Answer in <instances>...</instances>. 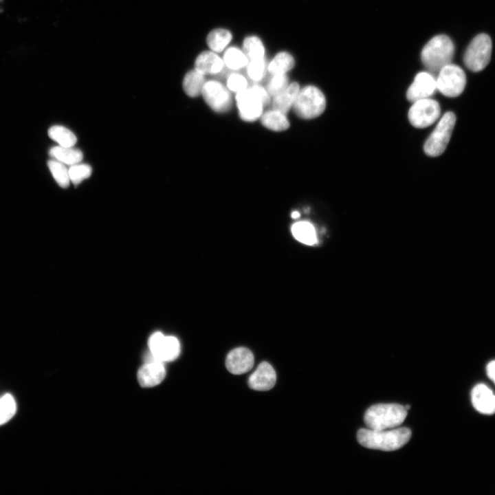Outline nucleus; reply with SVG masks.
<instances>
[{
	"label": "nucleus",
	"instance_id": "nucleus-1",
	"mask_svg": "<svg viewBox=\"0 0 495 495\" xmlns=\"http://www.w3.org/2000/svg\"><path fill=\"white\" fill-rule=\"evenodd\" d=\"M410 437V430L405 427L389 430L361 428L357 434L358 442L364 447L384 451L399 449L409 441Z\"/></svg>",
	"mask_w": 495,
	"mask_h": 495
},
{
	"label": "nucleus",
	"instance_id": "nucleus-2",
	"mask_svg": "<svg viewBox=\"0 0 495 495\" xmlns=\"http://www.w3.org/2000/svg\"><path fill=\"white\" fill-rule=\"evenodd\" d=\"M271 96L265 87L254 82L235 95V101L241 120L254 122L260 119L264 107L271 103Z\"/></svg>",
	"mask_w": 495,
	"mask_h": 495
},
{
	"label": "nucleus",
	"instance_id": "nucleus-3",
	"mask_svg": "<svg viewBox=\"0 0 495 495\" xmlns=\"http://www.w3.org/2000/svg\"><path fill=\"white\" fill-rule=\"evenodd\" d=\"M454 45L450 37L439 34L430 38L421 52V60L431 73H438L444 66L451 63Z\"/></svg>",
	"mask_w": 495,
	"mask_h": 495
},
{
	"label": "nucleus",
	"instance_id": "nucleus-4",
	"mask_svg": "<svg viewBox=\"0 0 495 495\" xmlns=\"http://www.w3.org/2000/svg\"><path fill=\"white\" fill-rule=\"evenodd\" d=\"M407 415L404 406L397 404H378L368 408L364 422L371 430H382L401 425Z\"/></svg>",
	"mask_w": 495,
	"mask_h": 495
},
{
	"label": "nucleus",
	"instance_id": "nucleus-5",
	"mask_svg": "<svg viewBox=\"0 0 495 495\" xmlns=\"http://www.w3.org/2000/svg\"><path fill=\"white\" fill-rule=\"evenodd\" d=\"M326 107V98L322 91L314 85L300 88L293 109L296 115L304 120L320 116Z\"/></svg>",
	"mask_w": 495,
	"mask_h": 495
},
{
	"label": "nucleus",
	"instance_id": "nucleus-6",
	"mask_svg": "<svg viewBox=\"0 0 495 495\" xmlns=\"http://www.w3.org/2000/svg\"><path fill=\"white\" fill-rule=\"evenodd\" d=\"M456 123V116L448 111L441 118L435 128L429 135L424 146L426 155L437 157L446 150L450 140Z\"/></svg>",
	"mask_w": 495,
	"mask_h": 495
},
{
	"label": "nucleus",
	"instance_id": "nucleus-7",
	"mask_svg": "<svg viewBox=\"0 0 495 495\" xmlns=\"http://www.w3.org/2000/svg\"><path fill=\"white\" fill-rule=\"evenodd\" d=\"M492 43L486 34L476 36L468 45L463 56L465 66L472 72L483 70L490 61Z\"/></svg>",
	"mask_w": 495,
	"mask_h": 495
},
{
	"label": "nucleus",
	"instance_id": "nucleus-8",
	"mask_svg": "<svg viewBox=\"0 0 495 495\" xmlns=\"http://www.w3.org/2000/svg\"><path fill=\"white\" fill-rule=\"evenodd\" d=\"M436 83L437 89L443 95L455 98L463 91L466 85V76L459 66L450 63L437 73Z\"/></svg>",
	"mask_w": 495,
	"mask_h": 495
},
{
	"label": "nucleus",
	"instance_id": "nucleus-9",
	"mask_svg": "<svg viewBox=\"0 0 495 495\" xmlns=\"http://www.w3.org/2000/svg\"><path fill=\"white\" fill-rule=\"evenodd\" d=\"M201 95L209 107L217 113H226L232 108L231 91L219 80L206 81Z\"/></svg>",
	"mask_w": 495,
	"mask_h": 495
},
{
	"label": "nucleus",
	"instance_id": "nucleus-10",
	"mask_svg": "<svg viewBox=\"0 0 495 495\" xmlns=\"http://www.w3.org/2000/svg\"><path fill=\"white\" fill-rule=\"evenodd\" d=\"M439 103L430 98L413 102L408 117L410 124L416 128H426L432 125L440 116Z\"/></svg>",
	"mask_w": 495,
	"mask_h": 495
},
{
	"label": "nucleus",
	"instance_id": "nucleus-11",
	"mask_svg": "<svg viewBox=\"0 0 495 495\" xmlns=\"http://www.w3.org/2000/svg\"><path fill=\"white\" fill-rule=\"evenodd\" d=\"M150 354L156 360L166 362L175 360L181 351L180 343L177 338L165 336L157 331L148 340Z\"/></svg>",
	"mask_w": 495,
	"mask_h": 495
},
{
	"label": "nucleus",
	"instance_id": "nucleus-12",
	"mask_svg": "<svg viewBox=\"0 0 495 495\" xmlns=\"http://www.w3.org/2000/svg\"><path fill=\"white\" fill-rule=\"evenodd\" d=\"M437 90L436 78L432 73L421 72L418 73L408 87L406 96L409 101L430 98Z\"/></svg>",
	"mask_w": 495,
	"mask_h": 495
},
{
	"label": "nucleus",
	"instance_id": "nucleus-13",
	"mask_svg": "<svg viewBox=\"0 0 495 495\" xmlns=\"http://www.w3.org/2000/svg\"><path fill=\"white\" fill-rule=\"evenodd\" d=\"M148 358L138 372V382L143 387H153L159 384L166 375L164 362L155 360L151 355Z\"/></svg>",
	"mask_w": 495,
	"mask_h": 495
},
{
	"label": "nucleus",
	"instance_id": "nucleus-14",
	"mask_svg": "<svg viewBox=\"0 0 495 495\" xmlns=\"http://www.w3.org/2000/svg\"><path fill=\"white\" fill-rule=\"evenodd\" d=\"M254 358L252 351L245 347L232 349L227 355L226 366L232 374L241 375L249 371L253 366Z\"/></svg>",
	"mask_w": 495,
	"mask_h": 495
},
{
	"label": "nucleus",
	"instance_id": "nucleus-15",
	"mask_svg": "<svg viewBox=\"0 0 495 495\" xmlns=\"http://www.w3.org/2000/svg\"><path fill=\"white\" fill-rule=\"evenodd\" d=\"M276 382V372L272 365L266 362H261L248 380V384L251 388L261 391L272 389Z\"/></svg>",
	"mask_w": 495,
	"mask_h": 495
},
{
	"label": "nucleus",
	"instance_id": "nucleus-16",
	"mask_svg": "<svg viewBox=\"0 0 495 495\" xmlns=\"http://www.w3.org/2000/svg\"><path fill=\"white\" fill-rule=\"evenodd\" d=\"M471 400L478 412L485 415L495 413V395L485 384H478L473 388Z\"/></svg>",
	"mask_w": 495,
	"mask_h": 495
},
{
	"label": "nucleus",
	"instance_id": "nucleus-17",
	"mask_svg": "<svg viewBox=\"0 0 495 495\" xmlns=\"http://www.w3.org/2000/svg\"><path fill=\"white\" fill-rule=\"evenodd\" d=\"M224 66L223 58L218 53L210 50L198 54L194 63V69L205 76L217 74L223 70Z\"/></svg>",
	"mask_w": 495,
	"mask_h": 495
},
{
	"label": "nucleus",
	"instance_id": "nucleus-18",
	"mask_svg": "<svg viewBox=\"0 0 495 495\" xmlns=\"http://www.w3.org/2000/svg\"><path fill=\"white\" fill-rule=\"evenodd\" d=\"M300 89L297 82H290L285 89L272 98V107L287 113L293 108Z\"/></svg>",
	"mask_w": 495,
	"mask_h": 495
},
{
	"label": "nucleus",
	"instance_id": "nucleus-19",
	"mask_svg": "<svg viewBox=\"0 0 495 495\" xmlns=\"http://www.w3.org/2000/svg\"><path fill=\"white\" fill-rule=\"evenodd\" d=\"M260 120L264 127L276 132L285 131L290 126L287 113L273 108L264 111Z\"/></svg>",
	"mask_w": 495,
	"mask_h": 495
},
{
	"label": "nucleus",
	"instance_id": "nucleus-20",
	"mask_svg": "<svg viewBox=\"0 0 495 495\" xmlns=\"http://www.w3.org/2000/svg\"><path fill=\"white\" fill-rule=\"evenodd\" d=\"M232 39V34L229 30L217 28L208 32L206 41L210 50L219 53L228 47Z\"/></svg>",
	"mask_w": 495,
	"mask_h": 495
},
{
	"label": "nucleus",
	"instance_id": "nucleus-21",
	"mask_svg": "<svg viewBox=\"0 0 495 495\" xmlns=\"http://www.w3.org/2000/svg\"><path fill=\"white\" fill-rule=\"evenodd\" d=\"M49 155L52 159L69 166L80 163L83 158L82 151L74 146L65 147L57 145L50 148Z\"/></svg>",
	"mask_w": 495,
	"mask_h": 495
},
{
	"label": "nucleus",
	"instance_id": "nucleus-22",
	"mask_svg": "<svg viewBox=\"0 0 495 495\" xmlns=\"http://www.w3.org/2000/svg\"><path fill=\"white\" fill-rule=\"evenodd\" d=\"M295 63V58L291 53L280 51L267 64V70L270 74H287L294 68Z\"/></svg>",
	"mask_w": 495,
	"mask_h": 495
},
{
	"label": "nucleus",
	"instance_id": "nucleus-23",
	"mask_svg": "<svg viewBox=\"0 0 495 495\" xmlns=\"http://www.w3.org/2000/svg\"><path fill=\"white\" fill-rule=\"evenodd\" d=\"M205 75L195 69L188 71L184 77L182 87L186 94L195 98L201 94L206 82Z\"/></svg>",
	"mask_w": 495,
	"mask_h": 495
},
{
	"label": "nucleus",
	"instance_id": "nucleus-24",
	"mask_svg": "<svg viewBox=\"0 0 495 495\" xmlns=\"http://www.w3.org/2000/svg\"><path fill=\"white\" fill-rule=\"evenodd\" d=\"M224 65L231 70L237 71L245 67L249 59L243 50L238 47H228L222 57Z\"/></svg>",
	"mask_w": 495,
	"mask_h": 495
},
{
	"label": "nucleus",
	"instance_id": "nucleus-25",
	"mask_svg": "<svg viewBox=\"0 0 495 495\" xmlns=\"http://www.w3.org/2000/svg\"><path fill=\"white\" fill-rule=\"evenodd\" d=\"M294 237L306 245H312L316 242V234L314 226L306 221L294 223L291 228Z\"/></svg>",
	"mask_w": 495,
	"mask_h": 495
},
{
	"label": "nucleus",
	"instance_id": "nucleus-26",
	"mask_svg": "<svg viewBox=\"0 0 495 495\" xmlns=\"http://www.w3.org/2000/svg\"><path fill=\"white\" fill-rule=\"evenodd\" d=\"M242 50L249 60L265 58V47L263 42L258 36H247L243 39Z\"/></svg>",
	"mask_w": 495,
	"mask_h": 495
},
{
	"label": "nucleus",
	"instance_id": "nucleus-27",
	"mask_svg": "<svg viewBox=\"0 0 495 495\" xmlns=\"http://www.w3.org/2000/svg\"><path fill=\"white\" fill-rule=\"evenodd\" d=\"M48 135L61 146H74L77 141L74 133L61 125H54L50 127L48 130Z\"/></svg>",
	"mask_w": 495,
	"mask_h": 495
},
{
	"label": "nucleus",
	"instance_id": "nucleus-28",
	"mask_svg": "<svg viewBox=\"0 0 495 495\" xmlns=\"http://www.w3.org/2000/svg\"><path fill=\"white\" fill-rule=\"evenodd\" d=\"M47 166L56 183L62 188L69 186L70 182L69 168L65 164L54 159L47 162Z\"/></svg>",
	"mask_w": 495,
	"mask_h": 495
},
{
	"label": "nucleus",
	"instance_id": "nucleus-29",
	"mask_svg": "<svg viewBox=\"0 0 495 495\" xmlns=\"http://www.w3.org/2000/svg\"><path fill=\"white\" fill-rule=\"evenodd\" d=\"M16 403L10 393L0 398V426L8 422L16 414Z\"/></svg>",
	"mask_w": 495,
	"mask_h": 495
},
{
	"label": "nucleus",
	"instance_id": "nucleus-30",
	"mask_svg": "<svg viewBox=\"0 0 495 495\" xmlns=\"http://www.w3.org/2000/svg\"><path fill=\"white\" fill-rule=\"evenodd\" d=\"M289 83L287 74H271L265 88L272 98L285 89Z\"/></svg>",
	"mask_w": 495,
	"mask_h": 495
},
{
	"label": "nucleus",
	"instance_id": "nucleus-31",
	"mask_svg": "<svg viewBox=\"0 0 495 495\" xmlns=\"http://www.w3.org/2000/svg\"><path fill=\"white\" fill-rule=\"evenodd\" d=\"M267 65L265 58L249 60L245 67L248 78L254 82H260L267 72Z\"/></svg>",
	"mask_w": 495,
	"mask_h": 495
},
{
	"label": "nucleus",
	"instance_id": "nucleus-32",
	"mask_svg": "<svg viewBox=\"0 0 495 495\" xmlns=\"http://www.w3.org/2000/svg\"><path fill=\"white\" fill-rule=\"evenodd\" d=\"M91 167L86 164L78 163L72 165L69 168L70 182L74 185H78L83 180L89 178L91 174Z\"/></svg>",
	"mask_w": 495,
	"mask_h": 495
},
{
	"label": "nucleus",
	"instance_id": "nucleus-33",
	"mask_svg": "<svg viewBox=\"0 0 495 495\" xmlns=\"http://www.w3.org/2000/svg\"><path fill=\"white\" fill-rule=\"evenodd\" d=\"M248 86V79L240 73L232 72L227 78L226 87L235 94L244 90Z\"/></svg>",
	"mask_w": 495,
	"mask_h": 495
},
{
	"label": "nucleus",
	"instance_id": "nucleus-34",
	"mask_svg": "<svg viewBox=\"0 0 495 495\" xmlns=\"http://www.w3.org/2000/svg\"><path fill=\"white\" fill-rule=\"evenodd\" d=\"M486 372L489 378L495 384V360H492L487 364Z\"/></svg>",
	"mask_w": 495,
	"mask_h": 495
},
{
	"label": "nucleus",
	"instance_id": "nucleus-35",
	"mask_svg": "<svg viewBox=\"0 0 495 495\" xmlns=\"http://www.w3.org/2000/svg\"><path fill=\"white\" fill-rule=\"evenodd\" d=\"M300 212H299L298 211H297V210L293 211V212H292V214H291V217H292L293 219H296L299 218V217H300Z\"/></svg>",
	"mask_w": 495,
	"mask_h": 495
},
{
	"label": "nucleus",
	"instance_id": "nucleus-36",
	"mask_svg": "<svg viewBox=\"0 0 495 495\" xmlns=\"http://www.w3.org/2000/svg\"><path fill=\"white\" fill-rule=\"evenodd\" d=\"M404 407H405V408H406L407 410L410 408V406L409 405H406V406H405Z\"/></svg>",
	"mask_w": 495,
	"mask_h": 495
}]
</instances>
